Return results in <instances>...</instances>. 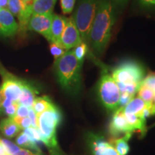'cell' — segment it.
<instances>
[{
  "label": "cell",
  "mask_w": 155,
  "mask_h": 155,
  "mask_svg": "<svg viewBox=\"0 0 155 155\" xmlns=\"http://www.w3.org/2000/svg\"><path fill=\"white\" fill-rule=\"evenodd\" d=\"M114 22L115 15L111 1L98 0L89 37V43L97 55H101L107 47Z\"/></svg>",
  "instance_id": "1"
},
{
  "label": "cell",
  "mask_w": 155,
  "mask_h": 155,
  "mask_svg": "<svg viewBox=\"0 0 155 155\" xmlns=\"http://www.w3.org/2000/svg\"><path fill=\"white\" fill-rule=\"evenodd\" d=\"M83 63L77 60L73 50H67L63 55L55 60V72L61 86L65 91L77 94L81 88V71Z\"/></svg>",
  "instance_id": "2"
},
{
  "label": "cell",
  "mask_w": 155,
  "mask_h": 155,
  "mask_svg": "<svg viewBox=\"0 0 155 155\" xmlns=\"http://www.w3.org/2000/svg\"><path fill=\"white\" fill-rule=\"evenodd\" d=\"M98 0H78L73 18L82 41L88 44Z\"/></svg>",
  "instance_id": "3"
},
{
  "label": "cell",
  "mask_w": 155,
  "mask_h": 155,
  "mask_svg": "<svg viewBox=\"0 0 155 155\" xmlns=\"http://www.w3.org/2000/svg\"><path fill=\"white\" fill-rule=\"evenodd\" d=\"M61 121V114L55 106L38 116L40 141L48 148L58 146L56 139V129Z\"/></svg>",
  "instance_id": "4"
},
{
  "label": "cell",
  "mask_w": 155,
  "mask_h": 155,
  "mask_svg": "<svg viewBox=\"0 0 155 155\" xmlns=\"http://www.w3.org/2000/svg\"><path fill=\"white\" fill-rule=\"evenodd\" d=\"M145 71L138 62L131 60L121 62L112 70V78L116 83L141 85Z\"/></svg>",
  "instance_id": "5"
},
{
  "label": "cell",
  "mask_w": 155,
  "mask_h": 155,
  "mask_svg": "<svg viewBox=\"0 0 155 155\" xmlns=\"http://www.w3.org/2000/svg\"><path fill=\"white\" fill-rule=\"evenodd\" d=\"M98 91L100 100L107 109L112 111L119 108L121 92L117 83L106 70L101 76Z\"/></svg>",
  "instance_id": "6"
},
{
  "label": "cell",
  "mask_w": 155,
  "mask_h": 155,
  "mask_svg": "<svg viewBox=\"0 0 155 155\" xmlns=\"http://www.w3.org/2000/svg\"><path fill=\"white\" fill-rule=\"evenodd\" d=\"M0 73L3 78L2 83L0 87V95L3 98H8L17 103L22 93L24 80L8 73L3 68H0Z\"/></svg>",
  "instance_id": "7"
},
{
  "label": "cell",
  "mask_w": 155,
  "mask_h": 155,
  "mask_svg": "<svg viewBox=\"0 0 155 155\" xmlns=\"http://www.w3.org/2000/svg\"><path fill=\"white\" fill-rule=\"evenodd\" d=\"M53 17V12L45 14H32L29 20L28 30L38 32L49 41Z\"/></svg>",
  "instance_id": "8"
},
{
  "label": "cell",
  "mask_w": 155,
  "mask_h": 155,
  "mask_svg": "<svg viewBox=\"0 0 155 155\" xmlns=\"http://www.w3.org/2000/svg\"><path fill=\"white\" fill-rule=\"evenodd\" d=\"M82 42L79 31L75 25L73 17L68 19V22L62 34L61 44L66 50L73 49Z\"/></svg>",
  "instance_id": "9"
},
{
  "label": "cell",
  "mask_w": 155,
  "mask_h": 155,
  "mask_svg": "<svg viewBox=\"0 0 155 155\" xmlns=\"http://www.w3.org/2000/svg\"><path fill=\"white\" fill-rule=\"evenodd\" d=\"M18 23L7 9L0 10V36L12 37L18 32Z\"/></svg>",
  "instance_id": "10"
},
{
  "label": "cell",
  "mask_w": 155,
  "mask_h": 155,
  "mask_svg": "<svg viewBox=\"0 0 155 155\" xmlns=\"http://www.w3.org/2000/svg\"><path fill=\"white\" fill-rule=\"evenodd\" d=\"M133 131L126 119L124 107L117 108L110 124V133L114 136H117L121 134L133 133Z\"/></svg>",
  "instance_id": "11"
},
{
  "label": "cell",
  "mask_w": 155,
  "mask_h": 155,
  "mask_svg": "<svg viewBox=\"0 0 155 155\" xmlns=\"http://www.w3.org/2000/svg\"><path fill=\"white\" fill-rule=\"evenodd\" d=\"M90 144L94 155H119L115 147L98 136H91Z\"/></svg>",
  "instance_id": "12"
},
{
  "label": "cell",
  "mask_w": 155,
  "mask_h": 155,
  "mask_svg": "<svg viewBox=\"0 0 155 155\" xmlns=\"http://www.w3.org/2000/svg\"><path fill=\"white\" fill-rule=\"evenodd\" d=\"M68 19V18L65 17L53 14L51 28H50L49 42L61 45V36L64 31V29L66 26Z\"/></svg>",
  "instance_id": "13"
},
{
  "label": "cell",
  "mask_w": 155,
  "mask_h": 155,
  "mask_svg": "<svg viewBox=\"0 0 155 155\" xmlns=\"http://www.w3.org/2000/svg\"><path fill=\"white\" fill-rule=\"evenodd\" d=\"M38 94V91L35 88V86L31 85L28 81H24L22 85V93H21L17 104L19 105H24L29 108H31Z\"/></svg>",
  "instance_id": "14"
},
{
  "label": "cell",
  "mask_w": 155,
  "mask_h": 155,
  "mask_svg": "<svg viewBox=\"0 0 155 155\" xmlns=\"http://www.w3.org/2000/svg\"><path fill=\"white\" fill-rule=\"evenodd\" d=\"M150 105V104H147L141 98L137 96L136 98H133L124 107V114H132L141 116L144 110Z\"/></svg>",
  "instance_id": "15"
},
{
  "label": "cell",
  "mask_w": 155,
  "mask_h": 155,
  "mask_svg": "<svg viewBox=\"0 0 155 155\" xmlns=\"http://www.w3.org/2000/svg\"><path fill=\"white\" fill-rule=\"evenodd\" d=\"M0 130L5 137L12 138L18 135L22 129L19 127L12 118L4 119L0 122Z\"/></svg>",
  "instance_id": "16"
},
{
  "label": "cell",
  "mask_w": 155,
  "mask_h": 155,
  "mask_svg": "<svg viewBox=\"0 0 155 155\" xmlns=\"http://www.w3.org/2000/svg\"><path fill=\"white\" fill-rule=\"evenodd\" d=\"M124 114L128 123L130 125V127L133 129V131H139L141 134V137H144L146 134L147 131L146 126V119L141 117L140 116L136 115V114Z\"/></svg>",
  "instance_id": "17"
},
{
  "label": "cell",
  "mask_w": 155,
  "mask_h": 155,
  "mask_svg": "<svg viewBox=\"0 0 155 155\" xmlns=\"http://www.w3.org/2000/svg\"><path fill=\"white\" fill-rule=\"evenodd\" d=\"M57 0H33L32 14H45L53 12Z\"/></svg>",
  "instance_id": "18"
},
{
  "label": "cell",
  "mask_w": 155,
  "mask_h": 155,
  "mask_svg": "<svg viewBox=\"0 0 155 155\" xmlns=\"http://www.w3.org/2000/svg\"><path fill=\"white\" fill-rule=\"evenodd\" d=\"M55 105L50 98L48 96L38 97L35 99L33 104H32V108L35 112L37 115H40L42 112L47 111L49 108H52Z\"/></svg>",
  "instance_id": "19"
},
{
  "label": "cell",
  "mask_w": 155,
  "mask_h": 155,
  "mask_svg": "<svg viewBox=\"0 0 155 155\" xmlns=\"http://www.w3.org/2000/svg\"><path fill=\"white\" fill-rule=\"evenodd\" d=\"M132 133H126L122 138L114 141V147L119 155H127L129 151V146L128 141L131 138Z\"/></svg>",
  "instance_id": "20"
},
{
  "label": "cell",
  "mask_w": 155,
  "mask_h": 155,
  "mask_svg": "<svg viewBox=\"0 0 155 155\" xmlns=\"http://www.w3.org/2000/svg\"><path fill=\"white\" fill-rule=\"evenodd\" d=\"M16 143L18 146L21 147L30 149V150L35 151L36 152H40V150L36 144V141L31 139L25 132L19 134V135L16 139Z\"/></svg>",
  "instance_id": "21"
},
{
  "label": "cell",
  "mask_w": 155,
  "mask_h": 155,
  "mask_svg": "<svg viewBox=\"0 0 155 155\" xmlns=\"http://www.w3.org/2000/svg\"><path fill=\"white\" fill-rule=\"evenodd\" d=\"M137 94L138 95V97L141 98L147 104L152 105V101L154 99L155 96V93L153 91L152 89L141 83Z\"/></svg>",
  "instance_id": "22"
},
{
  "label": "cell",
  "mask_w": 155,
  "mask_h": 155,
  "mask_svg": "<svg viewBox=\"0 0 155 155\" xmlns=\"http://www.w3.org/2000/svg\"><path fill=\"white\" fill-rule=\"evenodd\" d=\"M32 3L33 2L25 1V0H8L7 9L13 15V16L17 17L25 5Z\"/></svg>",
  "instance_id": "23"
},
{
  "label": "cell",
  "mask_w": 155,
  "mask_h": 155,
  "mask_svg": "<svg viewBox=\"0 0 155 155\" xmlns=\"http://www.w3.org/2000/svg\"><path fill=\"white\" fill-rule=\"evenodd\" d=\"M73 52L77 60L81 63H83L84 58H86L88 52V44L82 41L80 44H78L76 47L73 48Z\"/></svg>",
  "instance_id": "24"
},
{
  "label": "cell",
  "mask_w": 155,
  "mask_h": 155,
  "mask_svg": "<svg viewBox=\"0 0 155 155\" xmlns=\"http://www.w3.org/2000/svg\"><path fill=\"white\" fill-rule=\"evenodd\" d=\"M50 53H51L52 55L53 56L54 58H55V60L61 58L62 55H63L67 50H65L61 45L54 43V42H50Z\"/></svg>",
  "instance_id": "25"
},
{
  "label": "cell",
  "mask_w": 155,
  "mask_h": 155,
  "mask_svg": "<svg viewBox=\"0 0 155 155\" xmlns=\"http://www.w3.org/2000/svg\"><path fill=\"white\" fill-rule=\"evenodd\" d=\"M0 141H1V143L2 144L4 147L7 150V152L9 153V155H13L21 150L20 147L17 146L16 144L12 142L11 141L8 140V139L0 138Z\"/></svg>",
  "instance_id": "26"
},
{
  "label": "cell",
  "mask_w": 155,
  "mask_h": 155,
  "mask_svg": "<svg viewBox=\"0 0 155 155\" xmlns=\"http://www.w3.org/2000/svg\"><path fill=\"white\" fill-rule=\"evenodd\" d=\"M12 119L19 126V127L21 129H25L27 128L30 127L31 121L28 116L27 117H19V116L15 115L13 117H12Z\"/></svg>",
  "instance_id": "27"
},
{
  "label": "cell",
  "mask_w": 155,
  "mask_h": 155,
  "mask_svg": "<svg viewBox=\"0 0 155 155\" xmlns=\"http://www.w3.org/2000/svg\"><path fill=\"white\" fill-rule=\"evenodd\" d=\"M75 0H61V6L63 14H70L74 9Z\"/></svg>",
  "instance_id": "28"
},
{
  "label": "cell",
  "mask_w": 155,
  "mask_h": 155,
  "mask_svg": "<svg viewBox=\"0 0 155 155\" xmlns=\"http://www.w3.org/2000/svg\"><path fill=\"white\" fill-rule=\"evenodd\" d=\"M23 132H25L31 139H32L35 141H40V131L39 130L38 128H27V129H25Z\"/></svg>",
  "instance_id": "29"
},
{
  "label": "cell",
  "mask_w": 155,
  "mask_h": 155,
  "mask_svg": "<svg viewBox=\"0 0 155 155\" xmlns=\"http://www.w3.org/2000/svg\"><path fill=\"white\" fill-rule=\"evenodd\" d=\"M141 83L152 89L155 93V73H151L149 75H147L143 79Z\"/></svg>",
  "instance_id": "30"
},
{
  "label": "cell",
  "mask_w": 155,
  "mask_h": 155,
  "mask_svg": "<svg viewBox=\"0 0 155 155\" xmlns=\"http://www.w3.org/2000/svg\"><path fill=\"white\" fill-rule=\"evenodd\" d=\"M18 106H19V104H17V103L15 102L13 103L12 105L9 106L8 107L5 108V109H3L2 111L5 114H7V116H9V117L12 118L14 116H15V114H16V111L17 110V108H18Z\"/></svg>",
  "instance_id": "31"
},
{
  "label": "cell",
  "mask_w": 155,
  "mask_h": 155,
  "mask_svg": "<svg viewBox=\"0 0 155 155\" xmlns=\"http://www.w3.org/2000/svg\"><path fill=\"white\" fill-rule=\"evenodd\" d=\"M134 97L130 96L129 94H126V93H122L121 94V96H120L119 103V108L124 107Z\"/></svg>",
  "instance_id": "32"
},
{
  "label": "cell",
  "mask_w": 155,
  "mask_h": 155,
  "mask_svg": "<svg viewBox=\"0 0 155 155\" xmlns=\"http://www.w3.org/2000/svg\"><path fill=\"white\" fill-rule=\"evenodd\" d=\"M28 117L31 121V126L32 127L38 128V115L32 108H30L28 113Z\"/></svg>",
  "instance_id": "33"
},
{
  "label": "cell",
  "mask_w": 155,
  "mask_h": 155,
  "mask_svg": "<svg viewBox=\"0 0 155 155\" xmlns=\"http://www.w3.org/2000/svg\"><path fill=\"white\" fill-rule=\"evenodd\" d=\"M30 108L24 105H19L15 115L19 117H27L28 116Z\"/></svg>",
  "instance_id": "34"
},
{
  "label": "cell",
  "mask_w": 155,
  "mask_h": 155,
  "mask_svg": "<svg viewBox=\"0 0 155 155\" xmlns=\"http://www.w3.org/2000/svg\"><path fill=\"white\" fill-rule=\"evenodd\" d=\"M13 155H41L40 152H34L30 150H25V149H21L20 150L15 153Z\"/></svg>",
  "instance_id": "35"
},
{
  "label": "cell",
  "mask_w": 155,
  "mask_h": 155,
  "mask_svg": "<svg viewBox=\"0 0 155 155\" xmlns=\"http://www.w3.org/2000/svg\"><path fill=\"white\" fill-rule=\"evenodd\" d=\"M49 152L50 155H64L63 153L62 152V151L59 149L58 146L49 148Z\"/></svg>",
  "instance_id": "36"
},
{
  "label": "cell",
  "mask_w": 155,
  "mask_h": 155,
  "mask_svg": "<svg viewBox=\"0 0 155 155\" xmlns=\"http://www.w3.org/2000/svg\"><path fill=\"white\" fill-rule=\"evenodd\" d=\"M140 3L144 6L155 5V0H139Z\"/></svg>",
  "instance_id": "37"
},
{
  "label": "cell",
  "mask_w": 155,
  "mask_h": 155,
  "mask_svg": "<svg viewBox=\"0 0 155 155\" xmlns=\"http://www.w3.org/2000/svg\"><path fill=\"white\" fill-rule=\"evenodd\" d=\"M8 0H0V10L3 9H7Z\"/></svg>",
  "instance_id": "38"
},
{
  "label": "cell",
  "mask_w": 155,
  "mask_h": 155,
  "mask_svg": "<svg viewBox=\"0 0 155 155\" xmlns=\"http://www.w3.org/2000/svg\"><path fill=\"white\" fill-rule=\"evenodd\" d=\"M0 155H9L1 143V141H0Z\"/></svg>",
  "instance_id": "39"
},
{
  "label": "cell",
  "mask_w": 155,
  "mask_h": 155,
  "mask_svg": "<svg viewBox=\"0 0 155 155\" xmlns=\"http://www.w3.org/2000/svg\"><path fill=\"white\" fill-rule=\"evenodd\" d=\"M118 1L120 2H121V3H124V2H127L128 0H118Z\"/></svg>",
  "instance_id": "40"
},
{
  "label": "cell",
  "mask_w": 155,
  "mask_h": 155,
  "mask_svg": "<svg viewBox=\"0 0 155 155\" xmlns=\"http://www.w3.org/2000/svg\"><path fill=\"white\" fill-rule=\"evenodd\" d=\"M2 100H3V98L2 97L1 95H0V104H1V103H2Z\"/></svg>",
  "instance_id": "41"
},
{
  "label": "cell",
  "mask_w": 155,
  "mask_h": 155,
  "mask_svg": "<svg viewBox=\"0 0 155 155\" xmlns=\"http://www.w3.org/2000/svg\"><path fill=\"white\" fill-rule=\"evenodd\" d=\"M154 125H155V124H154Z\"/></svg>",
  "instance_id": "42"
},
{
  "label": "cell",
  "mask_w": 155,
  "mask_h": 155,
  "mask_svg": "<svg viewBox=\"0 0 155 155\" xmlns=\"http://www.w3.org/2000/svg\"><path fill=\"white\" fill-rule=\"evenodd\" d=\"M0 112H1V111H0Z\"/></svg>",
  "instance_id": "43"
}]
</instances>
